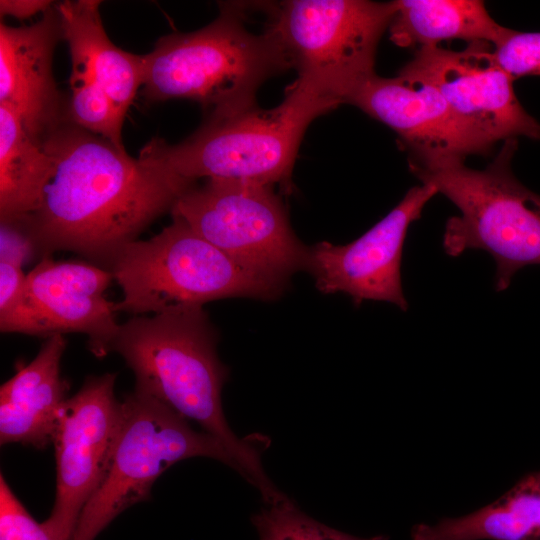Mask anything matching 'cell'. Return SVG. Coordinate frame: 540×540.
<instances>
[{
	"label": "cell",
	"mask_w": 540,
	"mask_h": 540,
	"mask_svg": "<svg viewBox=\"0 0 540 540\" xmlns=\"http://www.w3.org/2000/svg\"><path fill=\"white\" fill-rule=\"evenodd\" d=\"M388 27L399 47H436L445 40L488 42L493 47L508 28L498 24L480 0H396Z\"/></svg>",
	"instance_id": "18"
},
{
	"label": "cell",
	"mask_w": 540,
	"mask_h": 540,
	"mask_svg": "<svg viewBox=\"0 0 540 540\" xmlns=\"http://www.w3.org/2000/svg\"><path fill=\"white\" fill-rule=\"evenodd\" d=\"M338 107L293 82L282 102L208 115L182 142L155 138L140 157L186 180L227 179L279 185L292 192V172L304 133L320 115Z\"/></svg>",
	"instance_id": "4"
},
{
	"label": "cell",
	"mask_w": 540,
	"mask_h": 540,
	"mask_svg": "<svg viewBox=\"0 0 540 540\" xmlns=\"http://www.w3.org/2000/svg\"><path fill=\"white\" fill-rule=\"evenodd\" d=\"M22 267L0 260V316L9 313L24 293L27 275Z\"/></svg>",
	"instance_id": "25"
},
{
	"label": "cell",
	"mask_w": 540,
	"mask_h": 540,
	"mask_svg": "<svg viewBox=\"0 0 540 540\" xmlns=\"http://www.w3.org/2000/svg\"><path fill=\"white\" fill-rule=\"evenodd\" d=\"M259 540H389L385 535L356 537L306 515L287 497L265 506L252 517Z\"/></svg>",
	"instance_id": "22"
},
{
	"label": "cell",
	"mask_w": 540,
	"mask_h": 540,
	"mask_svg": "<svg viewBox=\"0 0 540 540\" xmlns=\"http://www.w3.org/2000/svg\"><path fill=\"white\" fill-rule=\"evenodd\" d=\"M412 540H540V471L519 480L493 503L434 525L412 529Z\"/></svg>",
	"instance_id": "19"
},
{
	"label": "cell",
	"mask_w": 540,
	"mask_h": 540,
	"mask_svg": "<svg viewBox=\"0 0 540 540\" xmlns=\"http://www.w3.org/2000/svg\"><path fill=\"white\" fill-rule=\"evenodd\" d=\"M113 280L110 270L90 262L41 257L27 274L18 304L0 316V330L44 338L85 334L90 352L105 357L120 326L116 303L104 297Z\"/></svg>",
	"instance_id": "11"
},
{
	"label": "cell",
	"mask_w": 540,
	"mask_h": 540,
	"mask_svg": "<svg viewBox=\"0 0 540 540\" xmlns=\"http://www.w3.org/2000/svg\"><path fill=\"white\" fill-rule=\"evenodd\" d=\"M68 116L77 126L98 135L120 149L124 119L108 94L86 74L72 70Z\"/></svg>",
	"instance_id": "21"
},
{
	"label": "cell",
	"mask_w": 540,
	"mask_h": 540,
	"mask_svg": "<svg viewBox=\"0 0 540 540\" xmlns=\"http://www.w3.org/2000/svg\"><path fill=\"white\" fill-rule=\"evenodd\" d=\"M0 540H54L38 523L0 475Z\"/></svg>",
	"instance_id": "24"
},
{
	"label": "cell",
	"mask_w": 540,
	"mask_h": 540,
	"mask_svg": "<svg viewBox=\"0 0 540 540\" xmlns=\"http://www.w3.org/2000/svg\"><path fill=\"white\" fill-rule=\"evenodd\" d=\"M55 168L40 207L21 221L35 255L71 251L111 270L119 253L196 182L73 123L42 143Z\"/></svg>",
	"instance_id": "1"
},
{
	"label": "cell",
	"mask_w": 540,
	"mask_h": 540,
	"mask_svg": "<svg viewBox=\"0 0 540 540\" xmlns=\"http://www.w3.org/2000/svg\"><path fill=\"white\" fill-rule=\"evenodd\" d=\"M499 64L514 78L540 76V32L508 28L494 46Z\"/></svg>",
	"instance_id": "23"
},
{
	"label": "cell",
	"mask_w": 540,
	"mask_h": 540,
	"mask_svg": "<svg viewBox=\"0 0 540 540\" xmlns=\"http://www.w3.org/2000/svg\"><path fill=\"white\" fill-rule=\"evenodd\" d=\"M98 0H67L56 5L72 70L95 81L125 118L143 83V55L117 47L105 32Z\"/></svg>",
	"instance_id": "17"
},
{
	"label": "cell",
	"mask_w": 540,
	"mask_h": 540,
	"mask_svg": "<svg viewBox=\"0 0 540 540\" xmlns=\"http://www.w3.org/2000/svg\"><path fill=\"white\" fill-rule=\"evenodd\" d=\"M292 68L274 35L244 24V7L222 4L209 25L158 39L143 55V95L157 102L185 98L208 115L256 106V93L270 77Z\"/></svg>",
	"instance_id": "3"
},
{
	"label": "cell",
	"mask_w": 540,
	"mask_h": 540,
	"mask_svg": "<svg viewBox=\"0 0 540 540\" xmlns=\"http://www.w3.org/2000/svg\"><path fill=\"white\" fill-rule=\"evenodd\" d=\"M218 332L203 306H179L152 316H132L120 324L112 345L135 376L136 391L167 405L217 438L238 472L265 504L286 498L265 473L261 453L269 439L239 438L222 406L228 368L220 361Z\"/></svg>",
	"instance_id": "2"
},
{
	"label": "cell",
	"mask_w": 540,
	"mask_h": 540,
	"mask_svg": "<svg viewBox=\"0 0 540 540\" xmlns=\"http://www.w3.org/2000/svg\"><path fill=\"white\" fill-rule=\"evenodd\" d=\"M65 348L64 335L46 338L36 357L1 385V445L21 443L43 449L52 443L69 390L61 376Z\"/></svg>",
	"instance_id": "16"
},
{
	"label": "cell",
	"mask_w": 540,
	"mask_h": 540,
	"mask_svg": "<svg viewBox=\"0 0 540 540\" xmlns=\"http://www.w3.org/2000/svg\"><path fill=\"white\" fill-rule=\"evenodd\" d=\"M172 216L238 262L288 281L306 269L308 248L292 230L274 186L207 179L179 196Z\"/></svg>",
	"instance_id": "9"
},
{
	"label": "cell",
	"mask_w": 540,
	"mask_h": 540,
	"mask_svg": "<svg viewBox=\"0 0 540 540\" xmlns=\"http://www.w3.org/2000/svg\"><path fill=\"white\" fill-rule=\"evenodd\" d=\"M61 38L56 6L29 26L0 24V105L11 110L41 146L68 117L52 72Z\"/></svg>",
	"instance_id": "15"
},
{
	"label": "cell",
	"mask_w": 540,
	"mask_h": 540,
	"mask_svg": "<svg viewBox=\"0 0 540 540\" xmlns=\"http://www.w3.org/2000/svg\"><path fill=\"white\" fill-rule=\"evenodd\" d=\"M116 378L115 373L88 376L58 413L52 438L56 496L42 522L54 540H72L83 508L107 472L122 420Z\"/></svg>",
	"instance_id": "10"
},
{
	"label": "cell",
	"mask_w": 540,
	"mask_h": 540,
	"mask_svg": "<svg viewBox=\"0 0 540 540\" xmlns=\"http://www.w3.org/2000/svg\"><path fill=\"white\" fill-rule=\"evenodd\" d=\"M397 133L409 165L436 167L486 155L493 144L463 121L430 84L397 74L374 75L348 100Z\"/></svg>",
	"instance_id": "14"
},
{
	"label": "cell",
	"mask_w": 540,
	"mask_h": 540,
	"mask_svg": "<svg viewBox=\"0 0 540 540\" xmlns=\"http://www.w3.org/2000/svg\"><path fill=\"white\" fill-rule=\"evenodd\" d=\"M398 74L433 86L451 109L493 145L518 136L540 140V123L518 100L515 80L497 61L488 42L459 51L419 48Z\"/></svg>",
	"instance_id": "12"
},
{
	"label": "cell",
	"mask_w": 540,
	"mask_h": 540,
	"mask_svg": "<svg viewBox=\"0 0 540 540\" xmlns=\"http://www.w3.org/2000/svg\"><path fill=\"white\" fill-rule=\"evenodd\" d=\"M438 194L430 184L412 187L403 199L359 238L345 245L323 241L308 248L306 269L324 294L344 293L356 306L385 301L408 309L401 282V262L409 226L421 218Z\"/></svg>",
	"instance_id": "13"
},
{
	"label": "cell",
	"mask_w": 540,
	"mask_h": 540,
	"mask_svg": "<svg viewBox=\"0 0 540 540\" xmlns=\"http://www.w3.org/2000/svg\"><path fill=\"white\" fill-rule=\"evenodd\" d=\"M147 240H136L112 267L123 297L118 312L159 314L231 297L274 300L288 281L248 267L205 240L183 219Z\"/></svg>",
	"instance_id": "6"
},
{
	"label": "cell",
	"mask_w": 540,
	"mask_h": 540,
	"mask_svg": "<svg viewBox=\"0 0 540 540\" xmlns=\"http://www.w3.org/2000/svg\"><path fill=\"white\" fill-rule=\"evenodd\" d=\"M517 148V139L505 140L492 162L480 170L464 162L409 165L422 184L434 186L460 212L446 221L445 253L451 257L469 249L489 253L496 265L497 292L506 290L523 267L540 265V195L512 171Z\"/></svg>",
	"instance_id": "5"
},
{
	"label": "cell",
	"mask_w": 540,
	"mask_h": 540,
	"mask_svg": "<svg viewBox=\"0 0 540 540\" xmlns=\"http://www.w3.org/2000/svg\"><path fill=\"white\" fill-rule=\"evenodd\" d=\"M192 457L236 464L214 436L155 398L134 390L122 401V420L107 472L79 517L72 540H95L123 511L148 499L157 478Z\"/></svg>",
	"instance_id": "8"
},
{
	"label": "cell",
	"mask_w": 540,
	"mask_h": 540,
	"mask_svg": "<svg viewBox=\"0 0 540 540\" xmlns=\"http://www.w3.org/2000/svg\"><path fill=\"white\" fill-rule=\"evenodd\" d=\"M54 168L19 118L0 105V223L21 221L40 207Z\"/></svg>",
	"instance_id": "20"
},
{
	"label": "cell",
	"mask_w": 540,
	"mask_h": 540,
	"mask_svg": "<svg viewBox=\"0 0 540 540\" xmlns=\"http://www.w3.org/2000/svg\"><path fill=\"white\" fill-rule=\"evenodd\" d=\"M395 9L394 1L290 0L274 7L266 29L297 71L294 82L339 106L376 75Z\"/></svg>",
	"instance_id": "7"
},
{
	"label": "cell",
	"mask_w": 540,
	"mask_h": 540,
	"mask_svg": "<svg viewBox=\"0 0 540 540\" xmlns=\"http://www.w3.org/2000/svg\"><path fill=\"white\" fill-rule=\"evenodd\" d=\"M51 7L52 2L47 0H1L0 14L25 19L39 12L45 13Z\"/></svg>",
	"instance_id": "26"
}]
</instances>
